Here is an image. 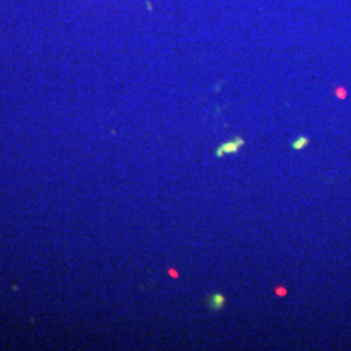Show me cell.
<instances>
[{
  "label": "cell",
  "instance_id": "7a4b0ae2",
  "mask_svg": "<svg viewBox=\"0 0 351 351\" xmlns=\"http://www.w3.org/2000/svg\"><path fill=\"white\" fill-rule=\"evenodd\" d=\"M227 303V298L221 293H213L207 297V307L211 311H221Z\"/></svg>",
  "mask_w": 351,
  "mask_h": 351
},
{
  "label": "cell",
  "instance_id": "3957f363",
  "mask_svg": "<svg viewBox=\"0 0 351 351\" xmlns=\"http://www.w3.org/2000/svg\"><path fill=\"white\" fill-rule=\"evenodd\" d=\"M308 138L307 137H299L297 141H294L293 143H291V149L293 150H302V149H304V147L308 144Z\"/></svg>",
  "mask_w": 351,
  "mask_h": 351
},
{
  "label": "cell",
  "instance_id": "6da1fadb",
  "mask_svg": "<svg viewBox=\"0 0 351 351\" xmlns=\"http://www.w3.org/2000/svg\"><path fill=\"white\" fill-rule=\"evenodd\" d=\"M245 144V141L241 137H235L233 141L227 142V143H223L216 149L215 154L217 158H223L225 154H235V152L239 151V149Z\"/></svg>",
  "mask_w": 351,
  "mask_h": 351
}]
</instances>
